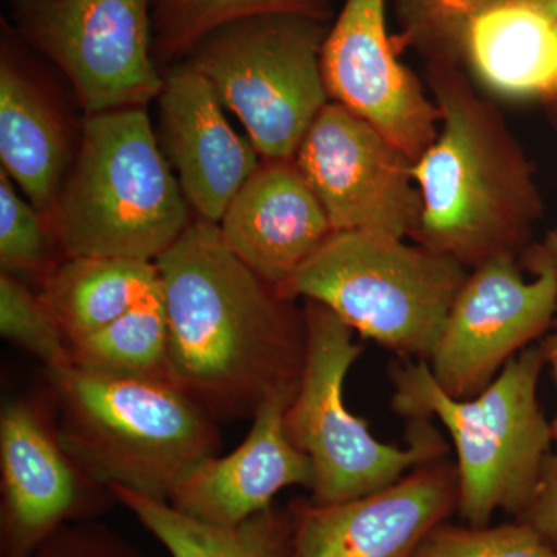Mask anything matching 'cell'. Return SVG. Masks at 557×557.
Masks as SVG:
<instances>
[{
    "label": "cell",
    "instance_id": "6da1fadb",
    "mask_svg": "<svg viewBox=\"0 0 557 557\" xmlns=\"http://www.w3.org/2000/svg\"><path fill=\"white\" fill-rule=\"evenodd\" d=\"M168 329V376L218 423L255 417L299 386L304 311L199 219L156 260Z\"/></svg>",
    "mask_w": 557,
    "mask_h": 557
},
{
    "label": "cell",
    "instance_id": "7a4b0ae2",
    "mask_svg": "<svg viewBox=\"0 0 557 557\" xmlns=\"http://www.w3.org/2000/svg\"><path fill=\"white\" fill-rule=\"evenodd\" d=\"M434 90L442 129L413 163L423 203L413 240L467 269L518 255L541 212L527 160L465 84L438 76Z\"/></svg>",
    "mask_w": 557,
    "mask_h": 557
},
{
    "label": "cell",
    "instance_id": "3957f363",
    "mask_svg": "<svg viewBox=\"0 0 557 557\" xmlns=\"http://www.w3.org/2000/svg\"><path fill=\"white\" fill-rule=\"evenodd\" d=\"M46 372L61 445L106 490L168 502L190 469L218 456V421L171 380L97 375L73 366Z\"/></svg>",
    "mask_w": 557,
    "mask_h": 557
},
{
    "label": "cell",
    "instance_id": "277c9868",
    "mask_svg": "<svg viewBox=\"0 0 557 557\" xmlns=\"http://www.w3.org/2000/svg\"><path fill=\"white\" fill-rule=\"evenodd\" d=\"M188 200L145 108L87 115L75 163L47 212L65 258L156 262L190 225Z\"/></svg>",
    "mask_w": 557,
    "mask_h": 557
},
{
    "label": "cell",
    "instance_id": "5b68a950",
    "mask_svg": "<svg viewBox=\"0 0 557 557\" xmlns=\"http://www.w3.org/2000/svg\"><path fill=\"white\" fill-rule=\"evenodd\" d=\"M544 364L542 347H527L467 399L446 394L423 359L392 366V409L408 421L438 420L453 440L457 508L468 525H490L498 509L520 516L533 497L553 443L537 401Z\"/></svg>",
    "mask_w": 557,
    "mask_h": 557
},
{
    "label": "cell",
    "instance_id": "8992f818",
    "mask_svg": "<svg viewBox=\"0 0 557 557\" xmlns=\"http://www.w3.org/2000/svg\"><path fill=\"white\" fill-rule=\"evenodd\" d=\"M468 274L423 245L347 231L333 233L281 293L322 304L399 359L428 361Z\"/></svg>",
    "mask_w": 557,
    "mask_h": 557
},
{
    "label": "cell",
    "instance_id": "52a82bcc",
    "mask_svg": "<svg viewBox=\"0 0 557 557\" xmlns=\"http://www.w3.org/2000/svg\"><path fill=\"white\" fill-rule=\"evenodd\" d=\"M307 355L298 391L285 412V432L310 458V502L339 504L376 493L413 468L449 457V446L432 420H409L408 446L373 437L368 420L351 413L344 387L362 355L354 330L332 310L307 300Z\"/></svg>",
    "mask_w": 557,
    "mask_h": 557
},
{
    "label": "cell",
    "instance_id": "ba28073f",
    "mask_svg": "<svg viewBox=\"0 0 557 557\" xmlns=\"http://www.w3.org/2000/svg\"><path fill=\"white\" fill-rule=\"evenodd\" d=\"M325 36L318 17L267 14L212 32L186 61L207 76L260 157L295 160L330 102L322 75Z\"/></svg>",
    "mask_w": 557,
    "mask_h": 557
},
{
    "label": "cell",
    "instance_id": "9c48e42d",
    "mask_svg": "<svg viewBox=\"0 0 557 557\" xmlns=\"http://www.w3.org/2000/svg\"><path fill=\"white\" fill-rule=\"evenodd\" d=\"M22 38L62 70L87 115L146 108L163 89L150 0H14Z\"/></svg>",
    "mask_w": 557,
    "mask_h": 557
},
{
    "label": "cell",
    "instance_id": "30bf717a",
    "mask_svg": "<svg viewBox=\"0 0 557 557\" xmlns=\"http://www.w3.org/2000/svg\"><path fill=\"white\" fill-rule=\"evenodd\" d=\"M531 265L533 281L523 278L512 255L487 259L468 274L426 361L450 397L479 395L552 327L557 311L555 274L536 251Z\"/></svg>",
    "mask_w": 557,
    "mask_h": 557
},
{
    "label": "cell",
    "instance_id": "8fae6325",
    "mask_svg": "<svg viewBox=\"0 0 557 557\" xmlns=\"http://www.w3.org/2000/svg\"><path fill=\"white\" fill-rule=\"evenodd\" d=\"M295 161L333 233L416 237L423 209L416 161L344 106L330 101L321 110Z\"/></svg>",
    "mask_w": 557,
    "mask_h": 557
},
{
    "label": "cell",
    "instance_id": "7c38bea8",
    "mask_svg": "<svg viewBox=\"0 0 557 557\" xmlns=\"http://www.w3.org/2000/svg\"><path fill=\"white\" fill-rule=\"evenodd\" d=\"M322 75L330 101L368 121L413 161L437 138V102L398 61L386 0H346L322 46Z\"/></svg>",
    "mask_w": 557,
    "mask_h": 557
},
{
    "label": "cell",
    "instance_id": "4fadbf2b",
    "mask_svg": "<svg viewBox=\"0 0 557 557\" xmlns=\"http://www.w3.org/2000/svg\"><path fill=\"white\" fill-rule=\"evenodd\" d=\"M457 507L456 461H429L368 496L293 508L292 557H413Z\"/></svg>",
    "mask_w": 557,
    "mask_h": 557
},
{
    "label": "cell",
    "instance_id": "5bb4252c",
    "mask_svg": "<svg viewBox=\"0 0 557 557\" xmlns=\"http://www.w3.org/2000/svg\"><path fill=\"white\" fill-rule=\"evenodd\" d=\"M2 557H32L57 531L97 508L110 493L76 465L50 417L32 399L0 412Z\"/></svg>",
    "mask_w": 557,
    "mask_h": 557
},
{
    "label": "cell",
    "instance_id": "9a60e30c",
    "mask_svg": "<svg viewBox=\"0 0 557 557\" xmlns=\"http://www.w3.org/2000/svg\"><path fill=\"white\" fill-rule=\"evenodd\" d=\"M161 150L199 219L219 225L231 201L260 166L252 143L231 127L214 87L188 61L164 76Z\"/></svg>",
    "mask_w": 557,
    "mask_h": 557
},
{
    "label": "cell",
    "instance_id": "2e32d148",
    "mask_svg": "<svg viewBox=\"0 0 557 557\" xmlns=\"http://www.w3.org/2000/svg\"><path fill=\"white\" fill-rule=\"evenodd\" d=\"M296 391L278 392L260 406L239 448L226 457L205 458L190 469L168 500L172 507L190 518L230 527L273 507L285 487L310 490V458L285 432V412Z\"/></svg>",
    "mask_w": 557,
    "mask_h": 557
},
{
    "label": "cell",
    "instance_id": "e0dca14e",
    "mask_svg": "<svg viewBox=\"0 0 557 557\" xmlns=\"http://www.w3.org/2000/svg\"><path fill=\"white\" fill-rule=\"evenodd\" d=\"M219 228L230 251L278 292L333 234L295 160L260 163Z\"/></svg>",
    "mask_w": 557,
    "mask_h": 557
},
{
    "label": "cell",
    "instance_id": "ac0fdd59",
    "mask_svg": "<svg viewBox=\"0 0 557 557\" xmlns=\"http://www.w3.org/2000/svg\"><path fill=\"white\" fill-rule=\"evenodd\" d=\"M0 159L2 171L47 214L69 175L67 124L5 44L0 62Z\"/></svg>",
    "mask_w": 557,
    "mask_h": 557
},
{
    "label": "cell",
    "instance_id": "d6986e66",
    "mask_svg": "<svg viewBox=\"0 0 557 557\" xmlns=\"http://www.w3.org/2000/svg\"><path fill=\"white\" fill-rule=\"evenodd\" d=\"M479 78L508 97H557L555 24L508 0L469 22L461 39Z\"/></svg>",
    "mask_w": 557,
    "mask_h": 557
},
{
    "label": "cell",
    "instance_id": "ffe728a7",
    "mask_svg": "<svg viewBox=\"0 0 557 557\" xmlns=\"http://www.w3.org/2000/svg\"><path fill=\"white\" fill-rule=\"evenodd\" d=\"M159 288L156 262L72 256L44 276L40 296L70 346L123 317Z\"/></svg>",
    "mask_w": 557,
    "mask_h": 557
},
{
    "label": "cell",
    "instance_id": "44dd1931",
    "mask_svg": "<svg viewBox=\"0 0 557 557\" xmlns=\"http://www.w3.org/2000/svg\"><path fill=\"white\" fill-rule=\"evenodd\" d=\"M109 491L171 557H292V509L281 511L271 507L237 525H214L190 518L160 498L120 486Z\"/></svg>",
    "mask_w": 557,
    "mask_h": 557
},
{
    "label": "cell",
    "instance_id": "7402d4cb",
    "mask_svg": "<svg viewBox=\"0 0 557 557\" xmlns=\"http://www.w3.org/2000/svg\"><path fill=\"white\" fill-rule=\"evenodd\" d=\"M73 368L106 376L168 379V329L159 292L87 338L70 344Z\"/></svg>",
    "mask_w": 557,
    "mask_h": 557
},
{
    "label": "cell",
    "instance_id": "603a6c76",
    "mask_svg": "<svg viewBox=\"0 0 557 557\" xmlns=\"http://www.w3.org/2000/svg\"><path fill=\"white\" fill-rule=\"evenodd\" d=\"M325 0H150L153 57L159 62L186 58L212 32L267 14L318 17Z\"/></svg>",
    "mask_w": 557,
    "mask_h": 557
},
{
    "label": "cell",
    "instance_id": "cb8c5ba5",
    "mask_svg": "<svg viewBox=\"0 0 557 557\" xmlns=\"http://www.w3.org/2000/svg\"><path fill=\"white\" fill-rule=\"evenodd\" d=\"M0 333L42 361L46 370L72 366L67 339L46 300L7 271L0 274Z\"/></svg>",
    "mask_w": 557,
    "mask_h": 557
},
{
    "label": "cell",
    "instance_id": "d4e9b609",
    "mask_svg": "<svg viewBox=\"0 0 557 557\" xmlns=\"http://www.w3.org/2000/svg\"><path fill=\"white\" fill-rule=\"evenodd\" d=\"M413 557H557V549L522 520L498 527L442 523Z\"/></svg>",
    "mask_w": 557,
    "mask_h": 557
},
{
    "label": "cell",
    "instance_id": "484cf974",
    "mask_svg": "<svg viewBox=\"0 0 557 557\" xmlns=\"http://www.w3.org/2000/svg\"><path fill=\"white\" fill-rule=\"evenodd\" d=\"M13 180L0 172V263L7 273L28 271L46 276L57 240L46 215L20 197ZM60 248V247H58Z\"/></svg>",
    "mask_w": 557,
    "mask_h": 557
},
{
    "label": "cell",
    "instance_id": "4316f807",
    "mask_svg": "<svg viewBox=\"0 0 557 557\" xmlns=\"http://www.w3.org/2000/svg\"><path fill=\"white\" fill-rule=\"evenodd\" d=\"M508 0H405L410 17L423 30L461 42L469 22Z\"/></svg>",
    "mask_w": 557,
    "mask_h": 557
},
{
    "label": "cell",
    "instance_id": "83f0119b",
    "mask_svg": "<svg viewBox=\"0 0 557 557\" xmlns=\"http://www.w3.org/2000/svg\"><path fill=\"white\" fill-rule=\"evenodd\" d=\"M32 557H139L102 528L65 525L44 542Z\"/></svg>",
    "mask_w": 557,
    "mask_h": 557
},
{
    "label": "cell",
    "instance_id": "f1b7e54d",
    "mask_svg": "<svg viewBox=\"0 0 557 557\" xmlns=\"http://www.w3.org/2000/svg\"><path fill=\"white\" fill-rule=\"evenodd\" d=\"M519 520L557 549V454H549L545 460L533 497Z\"/></svg>",
    "mask_w": 557,
    "mask_h": 557
},
{
    "label": "cell",
    "instance_id": "f546056e",
    "mask_svg": "<svg viewBox=\"0 0 557 557\" xmlns=\"http://www.w3.org/2000/svg\"><path fill=\"white\" fill-rule=\"evenodd\" d=\"M541 347L542 351H544L545 362L552 368L553 379H555L557 387V319L555 324H553L552 335L541 344ZM552 434L553 442L557 446V413L555 420L552 421Z\"/></svg>",
    "mask_w": 557,
    "mask_h": 557
},
{
    "label": "cell",
    "instance_id": "4dcf8cb0",
    "mask_svg": "<svg viewBox=\"0 0 557 557\" xmlns=\"http://www.w3.org/2000/svg\"><path fill=\"white\" fill-rule=\"evenodd\" d=\"M536 252L541 258H544L552 267L553 274H555L557 284V230L552 231L545 239L544 245L536 249Z\"/></svg>",
    "mask_w": 557,
    "mask_h": 557
},
{
    "label": "cell",
    "instance_id": "1f68e13d",
    "mask_svg": "<svg viewBox=\"0 0 557 557\" xmlns=\"http://www.w3.org/2000/svg\"><path fill=\"white\" fill-rule=\"evenodd\" d=\"M527 5L533 7L539 13L544 14L549 21L555 24L557 21V0H520Z\"/></svg>",
    "mask_w": 557,
    "mask_h": 557
},
{
    "label": "cell",
    "instance_id": "d6a6232c",
    "mask_svg": "<svg viewBox=\"0 0 557 557\" xmlns=\"http://www.w3.org/2000/svg\"><path fill=\"white\" fill-rule=\"evenodd\" d=\"M556 35H557V21L555 22Z\"/></svg>",
    "mask_w": 557,
    "mask_h": 557
}]
</instances>
